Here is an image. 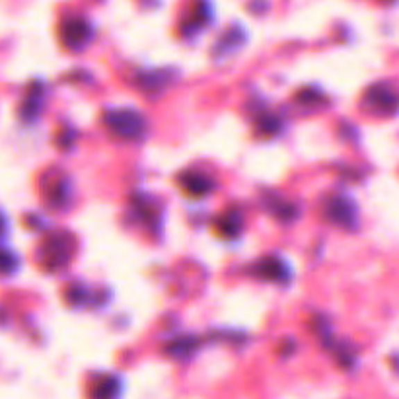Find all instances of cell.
Returning <instances> with one entry per match:
<instances>
[{"instance_id":"cell-1","label":"cell","mask_w":399,"mask_h":399,"mask_svg":"<svg viewBox=\"0 0 399 399\" xmlns=\"http://www.w3.org/2000/svg\"><path fill=\"white\" fill-rule=\"evenodd\" d=\"M74 248H76V239L70 232H65V230L51 232L41 239L40 248H37L40 267L47 273L62 269L74 255Z\"/></svg>"},{"instance_id":"cell-2","label":"cell","mask_w":399,"mask_h":399,"mask_svg":"<svg viewBox=\"0 0 399 399\" xmlns=\"http://www.w3.org/2000/svg\"><path fill=\"white\" fill-rule=\"evenodd\" d=\"M105 127L119 139L125 140H140L146 135L148 123L144 115L137 110L123 108V110H108L103 113Z\"/></svg>"},{"instance_id":"cell-3","label":"cell","mask_w":399,"mask_h":399,"mask_svg":"<svg viewBox=\"0 0 399 399\" xmlns=\"http://www.w3.org/2000/svg\"><path fill=\"white\" fill-rule=\"evenodd\" d=\"M362 101L378 115H393L399 110V92L388 82H376L366 90Z\"/></svg>"},{"instance_id":"cell-4","label":"cell","mask_w":399,"mask_h":399,"mask_svg":"<svg viewBox=\"0 0 399 399\" xmlns=\"http://www.w3.org/2000/svg\"><path fill=\"white\" fill-rule=\"evenodd\" d=\"M325 219L335 226L353 230L359 220V209L347 195H331L325 201Z\"/></svg>"},{"instance_id":"cell-5","label":"cell","mask_w":399,"mask_h":399,"mask_svg":"<svg viewBox=\"0 0 399 399\" xmlns=\"http://www.w3.org/2000/svg\"><path fill=\"white\" fill-rule=\"evenodd\" d=\"M59 35L62 45L67 49H82L90 43L92 35V24L82 16H69L65 18L59 28Z\"/></svg>"},{"instance_id":"cell-6","label":"cell","mask_w":399,"mask_h":399,"mask_svg":"<svg viewBox=\"0 0 399 399\" xmlns=\"http://www.w3.org/2000/svg\"><path fill=\"white\" fill-rule=\"evenodd\" d=\"M180 187L191 199H201L214 191V181L205 171L189 170L180 176Z\"/></svg>"},{"instance_id":"cell-7","label":"cell","mask_w":399,"mask_h":399,"mask_svg":"<svg viewBox=\"0 0 399 399\" xmlns=\"http://www.w3.org/2000/svg\"><path fill=\"white\" fill-rule=\"evenodd\" d=\"M130 207L135 210V217H137L142 224H146L150 230H160L162 212H160V205L152 199V197L137 193V195L133 197V201H130Z\"/></svg>"},{"instance_id":"cell-8","label":"cell","mask_w":399,"mask_h":399,"mask_svg":"<svg viewBox=\"0 0 399 399\" xmlns=\"http://www.w3.org/2000/svg\"><path fill=\"white\" fill-rule=\"evenodd\" d=\"M70 193H72V187H70V180L67 176H55L51 180L45 181V187H43V195L47 199V205L53 207V209H60L65 207L70 201Z\"/></svg>"},{"instance_id":"cell-9","label":"cell","mask_w":399,"mask_h":399,"mask_svg":"<svg viewBox=\"0 0 399 399\" xmlns=\"http://www.w3.org/2000/svg\"><path fill=\"white\" fill-rule=\"evenodd\" d=\"M255 275L261 279L273 280V282H285L292 277L287 261L280 260L277 255H269V257H263V260L255 265Z\"/></svg>"},{"instance_id":"cell-10","label":"cell","mask_w":399,"mask_h":399,"mask_svg":"<svg viewBox=\"0 0 399 399\" xmlns=\"http://www.w3.org/2000/svg\"><path fill=\"white\" fill-rule=\"evenodd\" d=\"M214 228L219 232V236L222 238H238L239 232L244 228V214L238 207H230L222 214H219V219L214 222Z\"/></svg>"},{"instance_id":"cell-11","label":"cell","mask_w":399,"mask_h":399,"mask_svg":"<svg viewBox=\"0 0 399 399\" xmlns=\"http://www.w3.org/2000/svg\"><path fill=\"white\" fill-rule=\"evenodd\" d=\"M121 380L113 374H103L94 378L88 388V399H119Z\"/></svg>"},{"instance_id":"cell-12","label":"cell","mask_w":399,"mask_h":399,"mask_svg":"<svg viewBox=\"0 0 399 399\" xmlns=\"http://www.w3.org/2000/svg\"><path fill=\"white\" fill-rule=\"evenodd\" d=\"M210 22H212V6L207 2H197L191 6L189 14L183 18L181 30L185 35H189V33H195L197 30H203L205 26H209Z\"/></svg>"},{"instance_id":"cell-13","label":"cell","mask_w":399,"mask_h":399,"mask_svg":"<svg viewBox=\"0 0 399 399\" xmlns=\"http://www.w3.org/2000/svg\"><path fill=\"white\" fill-rule=\"evenodd\" d=\"M170 78H171L170 70H150V72H140L137 84H139L144 92L152 94V92L164 90V88L170 84Z\"/></svg>"},{"instance_id":"cell-14","label":"cell","mask_w":399,"mask_h":399,"mask_svg":"<svg viewBox=\"0 0 399 399\" xmlns=\"http://www.w3.org/2000/svg\"><path fill=\"white\" fill-rule=\"evenodd\" d=\"M41 98H43V90H41L40 82L31 84V90L28 92L26 100L20 105V115L24 119H35L40 115Z\"/></svg>"},{"instance_id":"cell-15","label":"cell","mask_w":399,"mask_h":399,"mask_svg":"<svg viewBox=\"0 0 399 399\" xmlns=\"http://www.w3.org/2000/svg\"><path fill=\"white\" fill-rule=\"evenodd\" d=\"M244 41H246V33H244V30L239 26H236V28L226 30V33L219 40V43H214V51L219 55H228L230 51L239 47Z\"/></svg>"},{"instance_id":"cell-16","label":"cell","mask_w":399,"mask_h":399,"mask_svg":"<svg viewBox=\"0 0 399 399\" xmlns=\"http://www.w3.org/2000/svg\"><path fill=\"white\" fill-rule=\"evenodd\" d=\"M199 347V339L197 337H180V339L171 341L168 345V353H171L173 357H187L193 350Z\"/></svg>"},{"instance_id":"cell-17","label":"cell","mask_w":399,"mask_h":399,"mask_svg":"<svg viewBox=\"0 0 399 399\" xmlns=\"http://www.w3.org/2000/svg\"><path fill=\"white\" fill-rule=\"evenodd\" d=\"M88 296H90V292L84 289V285H80V282H74V285H70L69 289L65 290V300L69 302L70 306H82V304H86L88 302Z\"/></svg>"},{"instance_id":"cell-18","label":"cell","mask_w":399,"mask_h":399,"mask_svg":"<svg viewBox=\"0 0 399 399\" xmlns=\"http://www.w3.org/2000/svg\"><path fill=\"white\" fill-rule=\"evenodd\" d=\"M18 255L12 253L8 250L0 248V275H12L14 271L18 269Z\"/></svg>"},{"instance_id":"cell-19","label":"cell","mask_w":399,"mask_h":399,"mask_svg":"<svg viewBox=\"0 0 399 399\" xmlns=\"http://www.w3.org/2000/svg\"><path fill=\"white\" fill-rule=\"evenodd\" d=\"M280 127V121L275 117V115H269V113H265V115H261L260 121H257V129L263 137H273Z\"/></svg>"},{"instance_id":"cell-20","label":"cell","mask_w":399,"mask_h":399,"mask_svg":"<svg viewBox=\"0 0 399 399\" xmlns=\"http://www.w3.org/2000/svg\"><path fill=\"white\" fill-rule=\"evenodd\" d=\"M296 100L302 101V103H306V105H314V103H318V101H323V94L318 90H314V88H306V90L298 92Z\"/></svg>"},{"instance_id":"cell-21","label":"cell","mask_w":399,"mask_h":399,"mask_svg":"<svg viewBox=\"0 0 399 399\" xmlns=\"http://www.w3.org/2000/svg\"><path fill=\"white\" fill-rule=\"evenodd\" d=\"M4 226H6V222H4V217L0 214V234L4 232Z\"/></svg>"}]
</instances>
